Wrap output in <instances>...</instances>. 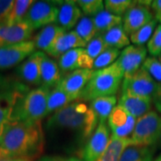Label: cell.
<instances>
[{
	"label": "cell",
	"mask_w": 161,
	"mask_h": 161,
	"mask_svg": "<svg viewBox=\"0 0 161 161\" xmlns=\"http://www.w3.org/2000/svg\"><path fill=\"white\" fill-rule=\"evenodd\" d=\"M93 22L96 27L97 35H103L115 26L122 24L123 18L103 10L93 17Z\"/></svg>",
	"instance_id": "obj_25"
},
{
	"label": "cell",
	"mask_w": 161,
	"mask_h": 161,
	"mask_svg": "<svg viewBox=\"0 0 161 161\" xmlns=\"http://www.w3.org/2000/svg\"><path fill=\"white\" fill-rule=\"evenodd\" d=\"M82 14L85 16H95L105 8L104 2L101 0H78L75 1Z\"/></svg>",
	"instance_id": "obj_33"
},
{
	"label": "cell",
	"mask_w": 161,
	"mask_h": 161,
	"mask_svg": "<svg viewBox=\"0 0 161 161\" xmlns=\"http://www.w3.org/2000/svg\"><path fill=\"white\" fill-rule=\"evenodd\" d=\"M118 105L124 108L134 118L138 119L150 112L152 106V99L140 97L128 92H122Z\"/></svg>",
	"instance_id": "obj_16"
},
{
	"label": "cell",
	"mask_w": 161,
	"mask_h": 161,
	"mask_svg": "<svg viewBox=\"0 0 161 161\" xmlns=\"http://www.w3.org/2000/svg\"><path fill=\"white\" fill-rule=\"evenodd\" d=\"M121 52L119 49H116L114 47H109L102 54H100L98 58L94 60L93 68L97 70L104 69L110 66L111 64L115 63L119 58Z\"/></svg>",
	"instance_id": "obj_32"
},
{
	"label": "cell",
	"mask_w": 161,
	"mask_h": 161,
	"mask_svg": "<svg viewBox=\"0 0 161 161\" xmlns=\"http://www.w3.org/2000/svg\"><path fill=\"white\" fill-rule=\"evenodd\" d=\"M130 116L131 115L124 108H122L119 105L115 106V108L112 110L111 114L108 118V126L112 133H114L122 127L125 126L129 120Z\"/></svg>",
	"instance_id": "obj_30"
},
{
	"label": "cell",
	"mask_w": 161,
	"mask_h": 161,
	"mask_svg": "<svg viewBox=\"0 0 161 161\" xmlns=\"http://www.w3.org/2000/svg\"><path fill=\"white\" fill-rule=\"evenodd\" d=\"M45 135L41 122L16 121L7 124L0 136V150L7 154L34 160L43 152Z\"/></svg>",
	"instance_id": "obj_1"
},
{
	"label": "cell",
	"mask_w": 161,
	"mask_h": 161,
	"mask_svg": "<svg viewBox=\"0 0 161 161\" xmlns=\"http://www.w3.org/2000/svg\"><path fill=\"white\" fill-rule=\"evenodd\" d=\"M148 2L135 1L133 6L124 14L123 28L127 35H132L153 20V14L149 9V6H151V1L149 4H146Z\"/></svg>",
	"instance_id": "obj_10"
},
{
	"label": "cell",
	"mask_w": 161,
	"mask_h": 161,
	"mask_svg": "<svg viewBox=\"0 0 161 161\" xmlns=\"http://www.w3.org/2000/svg\"><path fill=\"white\" fill-rule=\"evenodd\" d=\"M123 79L124 75L115 62L107 68L96 70L78 100L85 102L100 97L115 96L120 89Z\"/></svg>",
	"instance_id": "obj_4"
},
{
	"label": "cell",
	"mask_w": 161,
	"mask_h": 161,
	"mask_svg": "<svg viewBox=\"0 0 161 161\" xmlns=\"http://www.w3.org/2000/svg\"><path fill=\"white\" fill-rule=\"evenodd\" d=\"M14 1L0 0V23H6L11 13Z\"/></svg>",
	"instance_id": "obj_38"
},
{
	"label": "cell",
	"mask_w": 161,
	"mask_h": 161,
	"mask_svg": "<svg viewBox=\"0 0 161 161\" xmlns=\"http://www.w3.org/2000/svg\"><path fill=\"white\" fill-rule=\"evenodd\" d=\"M147 48L153 57L159 56L161 54V24L157 27L151 38L148 41Z\"/></svg>",
	"instance_id": "obj_37"
},
{
	"label": "cell",
	"mask_w": 161,
	"mask_h": 161,
	"mask_svg": "<svg viewBox=\"0 0 161 161\" xmlns=\"http://www.w3.org/2000/svg\"><path fill=\"white\" fill-rule=\"evenodd\" d=\"M75 31L86 44L97 36V31L93 22V18L88 16H83L80 19L75 26Z\"/></svg>",
	"instance_id": "obj_29"
},
{
	"label": "cell",
	"mask_w": 161,
	"mask_h": 161,
	"mask_svg": "<svg viewBox=\"0 0 161 161\" xmlns=\"http://www.w3.org/2000/svg\"><path fill=\"white\" fill-rule=\"evenodd\" d=\"M38 161H64V158L55 156H44Z\"/></svg>",
	"instance_id": "obj_43"
},
{
	"label": "cell",
	"mask_w": 161,
	"mask_h": 161,
	"mask_svg": "<svg viewBox=\"0 0 161 161\" xmlns=\"http://www.w3.org/2000/svg\"><path fill=\"white\" fill-rule=\"evenodd\" d=\"M153 15L157 22L161 23V0H155L151 2Z\"/></svg>",
	"instance_id": "obj_41"
},
{
	"label": "cell",
	"mask_w": 161,
	"mask_h": 161,
	"mask_svg": "<svg viewBox=\"0 0 161 161\" xmlns=\"http://www.w3.org/2000/svg\"><path fill=\"white\" fill-rule=\"evenodd\" d=\"M109 47L107 45L105 42L102 35H97L93 40H92L86 45L85 50L86 53L92 58L96 59L100 54H102L104 51H106Z\"/></svg>",
	"instance_id": "obj_35"
},
{
	"label": "cell",
	"mask_w": 161,
	"mask_h": 161,
	"mask_svg": "<svg viewBox=\"0 0 161 161\" xmlns=\"http://www.w3.org/2000/svg\"><path fill=\"white\" fill-rule=\"evenodd\" d=\"M110 142L109 128L106 123H98L96 130L80 151L82 161H97L104 153Z\"/></svg>",
	"instance_id": "obj_9"
},
{
	"label": "cell",
	"mask_w": 161,
	"mask_h": 161,
	"mask_svg": "<svg viewBox=\"0 0 161 161\" xmlns=\"http://www.w3.org/2000/svg\"><path fill=\"white\" fill-rule=\"evenodd\" d=\"M98 125V117L91 107L83 101L75 100L52 114L46 127L52 132H71L86 143Z\"/></svg>",
	"instance_id": "obj_2"
},
{
	"label": "cell",
	"mask_w": 161,
	"mask_h": 161,
	"mask_svg": "<svg viewBox=\"0 0 161 161\" xmlns=\"http://www.w3.org/2000/svg\"><path fill=\"white\" fill-rule=\"evenodd\" d=\"M36 49L33 40L0 47V70L9 69L22 63L33 54Z\"/></svg>",
	"instance_id": "obj_11"
},
{
	"label": "cell",
	"mask_w": 161,
	"mask_h": 161,
	"mask_svg": "<svg viewBox=\"0 0 161 161\" xmlns=\"http://www.w3.org/2000/svg\"><path fill=\"white\" fill-rule=\"evenodd\" d=\"M159 61H160V63H161V54L159 55Z\"/></svg>",
	"instance_id": "obj_47"
},
{
	"label": "cell",
	"mask_w": 161,
	"mask_h": 161,
	"mask_svg": "<svg viewBox=\"0 0 161 161\" xmlns=\"http://www.w3.org/2000/svg\"><path fill=\"white\" fill-rule=\"evenodd\" d=\"M86 45L80 36L75 32V31H71L61 35L47 50V54L54 58H60L62 55L71 49L83 48V47H86Z\"/></svg>",
	"instance_id": "obj_17"
},
{
	"label": "cell",
	"mask_w": 161,
	"mask_h": 161,
	"mask_svg": "<svg viewBox=\"0 0 161 161\" xmlns=\"http://www.w3.org/2000/svg\"><path fill=\"white\" fill-rule=\"evenodd\" d=\"M29 92L28 85L17 78L0 75V126L17 121L21 104Z\"/></svg>",
	"instance_id": "obj_3"
},
{
	"label": "cell",
	"mask_w": 161,
	"mask_h": 161,
	"mask_svg": "<svg viewBox=\"0 0 161 161\" xmlns=\"http://www.w3.org/2000/svg\"><path fill=\"white\" fill-rule=\"evenodd\" d=\"M155 147L131 145L124 150L120 161H153Z\"/></svg>",
	"instance_id": "obj_24"
},
{
	"label": "cell",
	"mask_w": 161,
	"mask_h": 161,
	"mask_svg": "<svg viewBox=\"0 0 161 161\" xmlns=\"http://www.w3.org/2000/svg\"><path fill=\"white\" fill-rule=\"evenodd\" d=\"M117 102V98L115 96L109 97H100L91 101L90 107L97 115L98 123H106L107 119L111 114L112 110L115 108Z\"/></svg>",
	"instance_id": "obj_22"
},
{
	"label": "cell",
	"mask_w": 161,
	"mask_h": 161,
	"mask_svg": "<svg viewBox=\"0 0 161 161\" xmlns=\"http://www.w3.org/2000/svg\"><path fill=\"white\" fill-rule=\"evenodd\" d=\"M64 161H82L80 158H75V157H70V158H64Z\"/></svg>",
	"instance_id": "obj_44"
},
{
	"label": "cell",
	"mask_w": 161,
	"mask_h": 161,
	"mask_svg": "<svg viewBox=\"0 0 161 161\" xmlns=\"http://www.w3.org/2000/svg\"><path fill=\"white\" fill-rule=\"evenodd\" d=\"M33 3H34V1H31V0H16V1H14L11 13L6 21V24L14 25V24H16L20 22L24 21L30 7Z\"/></svg>",
	"instance_id": "obj_28"
},
{
	"label": "cell",
	"mask_w": 161,
	"mask_h": 161,
	"mask_svg": "<svg viewBox=\"0 0 161 161\" xmlns=\"http://www.w3.org/2000/svg\"><path fill=\"white\" fill-rule=\"evenodd\" d=\"M44 52L35 51L17 68L18 79L26 85L39 86L41 84L40 64Z\"/></svg>",
	"instance_id": "obj_14"
},
{
	"label": "cell",
	"mask_w": 161,
	"mask_h": 161,
	"mask_svg": "<svg viewBox=\"0 0 161 161\" xmlns=\"http://www.w3.org/2000/svg\"><path fill=\"white\" fill-rule=\"evenodd\" d=\"M157 21L153 19L150 23L145 24L143 27L130 35V41L137 46H143L144 43L148 42L155 31Z\"/></svg>",
	"instance_id": "obj_31"
},
{
	"label": "cell",
	"mask_w": 161,
	"mask_h": 161,
	"mask_svg": "<svg viewBox=\"0 0 161 161\" xmlns=\"http://www.w3.org/2000/svg\"><path fill=\"white\" fill-rule=\"evenodd\" d=\"M133 145L155 147L161 144V115L156 111L148 112L136 120L130 136Z\"/></svg>",
	"instance_id": "obj_6"
},
{
	"label": "cell",
	"mask_w": 161,
	"mask_h": 161,
	"mask_svg": "<svg viewBox=\"0 0 161 161\" xmlns=\"http://www.w3.org/2000/svg\"><path fill=\"white\" fill-rule=\"evenodd\" d=\"M65 31L63 28L55 24H50L42 28L40 32L35 36L33 40L36 48L47 53L52 45L56 42V40Z\"/></svg>",
	"instance_id": "obj_20"
},
{
	"label": "cell",
	"mask_w": 161,
	"mask_h": 161,
	"mask_svg": "<svg viewBox=\"0 0 161 161\" xmlns=\"http://www.w3.org/2000/svg\"><path fill=\"white\" fill-rule=\"evenodd\" d=\"M93 73V70H75L64 76L58 87L78 100L82 91L91 80Z\"/></svg>",
	"instance_id": "obj_15"
},
{
	"label": "cell",
	"mask_w": 161,
	"mask_h": 161,
	"mask_svg": "<svg viewBox=\"0 0 161 161\" xmlns=\"http://www.w3.org/2000/svg\"><path fill=\"white\" fill-rule=\"evenodd\" d=\"M152 103L154 104V107L158 112V114H161V83H158V90L152 98Z\"/></svg>",
	"instance_id": "obj_42"
},
{
	"label": "cell",
	"mask_w": 161,
	"mask_h": 161,
	"mask_svg": "<svg viewBox=\"0 0 161 161\" xmlns=\"http://www.w3.org/2000/svg\"><path fill=\"white\" fill-rule=\"evenodd\" d=\"M85 48H75L64 53L59 58L58 65L62 73H72L80 69V58L84 53Z\"/></svg>",
	"instance_id": "obj_27"
},
{
	"label": "cell",
	"mask_w": 161,
	"mask_h": 161,
	"mask_svg": "<svg viewBox=\"0 0 161 161\" xmlns=\"http://www.w3.org/2000/svg\"><path fill=\"white\" fill-rule=\"evenodd\" d=\"M153 161H161V154L160 155L158 156V157H157V158H156L155 159H154Z\"/></svg>",
	"instance_id": "obj_45"
},
{
	"label": "cell",
	"mask_w": 161,
	"mask_h": 161,
	"mask_svg": "<svg viewBox=\"0 0 161 161\" xmlns=\"http://www.w3.org/2000/svg\"><path fill=\"white\" fill-rule=\"evenodd\" d=\"M142 67L157 81L161 83V63L156 58H147L144 61Z\"/></svg>",
	"instance_id": "obj_36"
},
{
	"label": "cell",
	"mask_w": 161,
	"mask_h": 161,
	"mask_svg": "<svg viewBox=\"0 0 161 161\" xmlns=\"http://www.w3.org/2000/svg\"><path fill=\"white\" fill-rule=\"evenodd\" d=\"M134 3L135 1L131 0H107L104 1V6L106 11L116 16H121L125 14Z\"/></svg>",
	"instance_id": "obj_34"
},
{
	"label": "cell",
	"mask_w": 161,
	"mask_h": 161,
	"mask_svg": "<svg viewBox=\"0 0 161 161\" xmlns=\"http://www.w3.org/2000/svg\"><path fill=\"white\" fill-rule=\"evenodd\" d=\"M147 56V48L144 46L131 45L121 52L115 61L117 66L123 73L124 77L134 74L143 64Z\"/></svg>",
	"instance_id": "obj_12"
},
{
	"label": "cell",
	"mask_w": 161,
	"mask_h": 161,
	"mask_svg": "<svg viewBox=\"0 0 161 161\" xmlns=\"http://www.w3.org/2000/svg\"><path fill=\"white\" fill-rule=\"evenodd\" d=\"M0 161H34L29 158H24V157H17V156H13L10 154H7L6 152L0 150Z\"/></svg>",
	"instance_id": "obj_40"
},
{
	"label": "cell",
	"mask_w": 161,
	"mask_h": 161,
	"mask_svg": "<svg viewBox=\"0 0 161 161\" xmlns=\"http://www.w3.org/2000/svg\"><path fill=\"white\" fill-rule=\"evenodd\" d=\"M82 18V13L75 1H64L59 5L57 23L64 31H69L77 25Z\"/></svg>",
	"instance_id": "obj_18"
},
{
	"label": "cell",
	"mask_w": 161,
	"mask_h": 161,
	"mask_svg": "<svg viewBox=\"0 0 161 161\" xmlns=\"http://www.w3.org/2000/svg\"><path fill=\"white\" fill-rule=\"evenodd\" d=\"M41 74V85L47 87L48 89L55 88L62 80V74L58 64L44 53L40 64Z\"/></svg>",
	"instance_id": "obj_19"
},
{
	"label": "cell",
	"mask_w": 161,
	"mask_h": 161,
	"mask_svg": "<svg viewBox=\"0 0 161 161\" xmlns=\"http://www.w3.org/2000/svg\"><path fill=\"white\" fill-rule=\"evenodd\" d=\"M158 83L142 66L134 74L124 77L122 92H128L140 97L152 99L158 90Z\"/></svg>",
	"instance_id": "obj_7"
},
{
	"label": "cell",
	"mask_w": 161,
	"mask_h": 161,
	"mask_svg": "<svg viewBox=\"0 0 161 161\" xmlns=\"http://www.w3.org/2000/svg\"><path fill=\"white\" fill-rule=\"evenodd\" d=\"M77 100L69 94H67L59 87H55L50 90L47 98V115L54 114L57 111L66 107L72 102Z\"/></svg>",
	"instance_id": "obj_23"
},
{
	"label": "cell",
	"mask_w": 161,
	"mask_h": 161,
	"mask_svg": "<svg viewBox=\"0 0 161 161\" xmlns=\"http://www.w3.org/2000/svg\"><path fill=\"white\" fill-rule=\"evenodd\" d=\"M3 130H4V127L0 126V136H1V134H2V132H3Z\"/></svg>",
	"instance_id": "obj_46"
},
{
	"label": "cell",
	"mask_w": 161,
	"mask_h": 161,
	"mask_svg": "<svg viewBox=\"0 0 161 161\" xmlns=\"http://www.w3.org/2000/svg\"><path fill=\"white\" fill-rule=\"evenodd\" d=\"M102 36L105 42L109 47L121 49L123 47L130 46V39L125 33L122 24L115 26L113 29L104 33Z\"/></svg>",
	"instance_id": "obj_26"
},
{
	"label": "cell",
	"mask_w": 161,
	"mask_h": 161,
	"mask_svg": "<svg viewBox=\"0 0 161 161\" xmlns=\"http://www.w3.org/2000/svg\"><path fill=\"white\" fill-rule=\"evenodd\" d=\"M58 2L36 1L30 7L24 21H26L32 29L46 27L57 22L59 10Z\"/></svg>",
	"instance_id": "obj_8"
},
{
	"label": "cell",
	"mask_w": 161,
	"mask_h": 161,
	"mask_svg": "<svg viewBox=\"0 0 161 161\" xmlns=\"http://www.w3.org/2000/svg\"><path fill=\"white\" fill-rule=\"evenodd\" d=\"M33 31L34 30L26 21L14 25L0 23V47L28 41L31 38Z\"/></svg>",
	"instance_id": "obj_13"
},
{
	"label": "cell",
	"mask_w": 161,
	"mask_h": 161,
	"mask_svg": "<svg viewBox=\"0 0 161 161\" xmlns=\"http://www.w3.org/2000/svg\"><path fill=\"white\" fill-rule=\"evenodd\" d=\"M50 89L44 85L30 90L18 112L17 121L39 123L47 115V98Z\"/></svg>",
	"instance_id": "obj_5"
},
{
	"label": "cell",
	"mask_w": 161,
	"mask_h": 161,
	"mask_svg": "<svg viewBox=\"0 0 161 161\" xmlns=\"http://www.w3.org/2000/svg\"><path fill=\"white\" fill-rule=\"evenodd\" d=\"M133 145L129 138H118L111 135L108 146L97 161H120L121 156L128 146Z\"/></svg>",
	"instance_id": "obj_21"
},
{
	"label": "cell",
	"mask_w": 161,
	"mask_h": 161,
	"mask_svg": "<svg viewBox=\"0 0 161 161\" xmlns=\"http://www.w3.org/2000/svg\"><path fill=\"white\" fill-rule=\"evenodd\" d=\"M93 65H94V59H92L85 50L80 58V69L92 70Z\"/></svg>",
	"instance_id": "obj_39"
}]
</instances>
